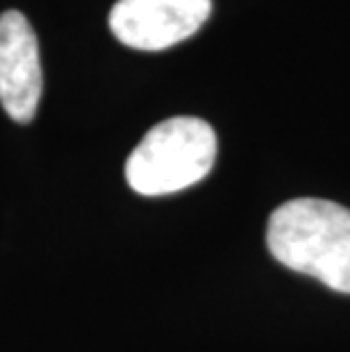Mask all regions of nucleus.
Here are the masks:
<instances>
[{"label": "nucleus", "instance_id": "1", "mask_svg": "<svg viewBox=\"0 0 350 352\" xmlns=\"http://www.w3.org/2000/svg\"><path fill=\"white\" fill-rule=\"evenodd\" d=\"M266 243L282 266L350 294V209L318 198L285 202L271 214Z\"/></svg>", "mask_w": 350, "mask_h": 352}, {"label": "nucleus", "instance_id": "3", "mask_svg": "<svg viewBox=\"0 0 350 352\" xmlns=\"http://www.w3.org/2000/svg\"><path fill=\"white\" fill-rule=\"evenodd\" d=\"M212 14V0H118L109 30L123 46L164 50L189 39Z\"/></svg>", "mask_w": 350, "mask_h": 352}, {"label": "nucleus", "instance_id": "4", "mask_svg": "<svg viewBox=\"0 0 350 352\" xmlns=\"http://www.w3.org/2000/svg\"><path fill=\"white\" fill-rule=\"evenodd\" d=\"M39 43L30 21L17 10L0 16V104L17 123H30L41 100Z\"/></svg>", "mask_w": 350, "mask_h": 352}, {"label": "nucleus", "instance_id": "2", "mask_svg": "<svg viewBox=\"0 0 350 352\" xmlns=\"http://www.w3.org/2000/svg\"><path fill=\"white\" fill-rule=\"evenodd\" d=\"M216 160L210 123L175 116L146 132L125 164V179L141 196H166L200 182Z\"/></svg>", "mask_w": 350, "mask_h": 352}]
</instances>
